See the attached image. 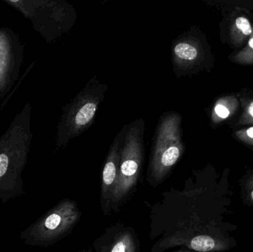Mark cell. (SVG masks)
Returning a JSON list of instances; mask_svg holds the SVG:
<instances>
[{
  "label": "cell",
  "instance_id": "8",
  "mask_svg": "<svg viewBox=\"0 0 253 252\" xmlns=\"http://www.w3.org/2000/svg\"><path fill=\"white\" fill-rule=\"evenodd\" d=\"M25 44L8 27L0 28V99L7 96L19 80Z\"/></svg>",
  "mask_w": 253,
  "mask_h": 252
},
{
  "label": "cell",
  "instance_id": "15",
  "mask_svg": "<svg viewBox=\"0 0 253 252\" xmlns=\"http://www.w3.org/2000/svg\"><path fill=\"white\" fill-rule=\"evenodd\" d=\"M111 252H136L135 241L132 235L126 232L120 235L113 245Z\"/></svg>",
  "mask_w": 253,
  "mask_h": 252
},
{
  "label": "cell",
  "instance_id": "5",
  "mask_svg": "<svg viewBox=\"0 0 253 252\" xmlns=\"http://www.w3.org/2000/svg\"><path fill=\"white\" fill-rule=\"evenodd\" d=\"M80 217L81 213L75 201L62 200L22 231L21 240L29 247H45L53 245L71 232Z\"/></svg>",
  "mask_w": 253,
  "mask_h": 252
},
{
  "label": "cell",
  "instance_id": "12",
  "mask_svg": "<svg viewBox=\"0 0 253 252\" xmlns=\"http://www.w3.org/2000/svg\"><path fill=\"white\" fill-rule=\"evenodd\" d=\"M240 102V111L237 116L229 123L232 130L253 126V88H244L237 92Z\"/></svg>",
  "mask_w": 253,
  "mask_h": 252
},
{
  "label": "cell",
  "instance_id": "14",
  "mask_svg": "<svg viewBox=\"0 0 253 252\" xmlns=\"http://www.w3.org/2000/svg\"><path fill=\"white\" fill-rule=\"evenodd\" d=\"M228 59L236 65L253 66V31L246 44L239 51L232 52Z\"/></svg>",
  "mask_w": 253,
  "mask_h": 252
},
{
  "label": "cell",
  "instance_id": "19",
  "mask_svg": "<svg viewBox=\"0 0 253 252\" xmlns=\"http://www.w3.org/2000/svg\"><path fill=\"white\" fill-rule=\"evenodd\" d=\"M190 252V251H183V252Z\"/></svg>",
  "mask_w": 253,
  "mask_h": 252
},
{
  "label": "cell",
  "instance_id": "10",
  "mask_svg": "<svg viewBox=\"0 0 253 252\" xmlns=\"http://www.w3.org/2000/svg\"><path fill=\"white\" fill-rule=\"evenodd\" d=\"M127 130V124L118 133L110 148L102 174L101 201L104 210L106 211L111 204V198L118 178L121 161L122 149Z\"/></svg>",
  "mask_w": 253,
  "mask_h": 252
},
{
  "label": "cell",
  "instance_id": "4",
  "mask_svg": "<svg viewBox=\"0 0 253 252\" xmlns=\"http://www.w3.org/2000/svg\"><path fill=\"white\" fill-rule=\"evenodd\" d=\"M181 123L182 116L177 112H166L158 123L148 170L156 183L168 177L184 153Z\"/></svg>",
  "mask_w": 253,
  "mask_h": 252
},
{
  "label": "cell",
  "instance_id": "18",
  "mask_svg": "<svg viewBox=\"0 0 253 252\" xmlns=\"http://www.w3.org/2000/svg\"><path fill=\"white\" fill-rule=\"evenodd\" d=\"M247 189H248L250 198H251V201H253V174L248 179Z\"/></svg>",
  "mask_w": 253,
  "mask_h": 252
},
{
  "label": "cell",
  "instance_id": "6",
  "mask_svg": "<svg viewBox=\"0 0 253 252\" xmlns=\"http://www.w3.org/2000/svg\"><path fill=\"white\" fill-rule=\"evenodd\" d=\"M172 63L176 78L211 72L215 57L206 35L198 27L192 26L173 40Z\"/></svg>",
  "mask_w": 253,
  "mask_h": 252
},
{
  "label": "cell",
  "instance_id": "3",
  "mask_svg": "<svg viewBox=\"0 0 253 252\" xmlns=\"http://www.w3.org/2000/svg\"><path fill=\"white\" fill-rule=\"evenodd\" d=\"M31 22L47 44L68 32L77 19L75 10L62 0H3Z\"/></svg>",
  "mask_w": 253,
  "mask_h": 252
},
{
  "label": "cell",
  "instance_id": "13",
  "mask_svg": "<svg viewBox=\"0 0 253 252\" xmlns=\"http://www.w3.org/2000/svg\"><path fill=\"white\" fill-rule=\"evenodd\" d=\"M171 245H184L193 251L199 252H218L225 250L224 242L207 235H197L184 240V241L171 243Z\"/></svg>",
  "mask_w": 253,
  "mask_h": 252
},
{
  "label": "cell",
  "instance_id": "1",
  "mask_svg": "<svg viewBox=\"0 0 253 252\" xmlns=\"http://www.w3.org/2000/svg\"><path fill=\"white\" fill-rule=\"evenodd\" d=\"M31 110V104L28 102L0 137V202L2 204L25 194L22 176L34 136Z\"/></svg>",
  "mask_w": 253,
  "mask_h": 252
},
{
  "label": "cell",
  "instance_id": "2",
  "mask_svg": "<svg viewBox=\"0 0 253 252\" xmlns=\"http://www.w3.org/2000/svg\"><path fill=\"white\" fill-rule=\"evenodd\" d=\"M108 85L96 76L68 105L62 108L56 138V149L65 148L71 139L81 136L93 124Z\"/></svg>",
  "mask_w": 253,
  "mask_h": 252
},
{
  "label": "cell",
  "instance_id": "17",
  "mask_svg": "<svg viewBox=\"0 0 253 252\" xmlns=\"http://www.w3.org/2000/svg\"><path fill=\"white\" fill-rule=\"evenodd\" d=\"M230 5L244 7L248 10L253 11V0H233V1H224Z\"/></svg>",
  "mask_w": 253,
  "mask_h": 252
},
{
  "label": "cell",
  "instance_id": "7",
  "mask_svg": "<svg viewBox=\"0 0 253 252\" xmlns=\"http://www.w3.org/2000/svg\"><path fill=\"white\" fill-rule=\"evenodd\" d=\"M144 130L145 124L143 118H138L127 124L118 178L111 198L113 206L126 199L139 178L144 158Z\"/></svg>",
  "mask_w": 253,
  "mask_h": 252
},
{
  "label": "cell",
  "instance_id": "9",
  "mask_svg": "<svg viewBox=\"0 0 253 252\" xmlns=\"http://www.w3.org/2000/svg\"><path fill=\"white\" fill-rule=\"evenodd\" d=\"M224 16L220 23V37L233 52L239 51L246 44L253 31L251 10L221 1Z\"/></svg>",
  "mask_w": 253,
  "mask_h": 252
},
{
  "label": "cell",
  "instance_id": "11",
  "mask_svg": "<svg viewBox=\"0 0 253 252\" xmlns=\"http://www.w3.org/2000/svg\"><path fill=\"white\" fill-rule=\"evenodd\" d=\"M240 102L237 93L219 96L212 105L211 111V124L217 127L226 121H233L240 111Z\"/></svg>",
  "mask_w": 253,
  "mask_h": 252
},
{
  "label": "cell",
  "instance_id": "16",
  "mask_svg": "<svg viewBox=\"0 0 253 252\" xmlns=\"http://www.w3.org/2000/svg\"><path fill=\"white\" fill-rule=\"evenodd\" d=\"M232 136L240 143L253 146V126L235 129L233 130Z\"/></svg>",
  "mask_w": 253,
  "mask_h": 252
}]
</instances>
